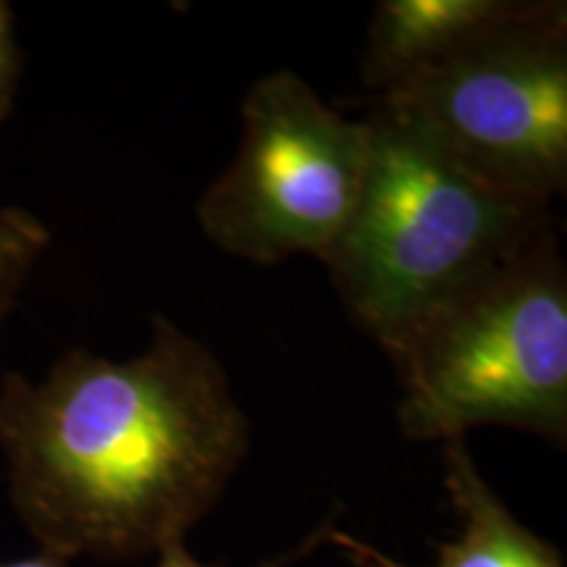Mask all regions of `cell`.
Returning a JSON list of instances; mask_svg holds the SVG:
<instances>
[{
    "mask_svg": "<svg viewBox=\"0 0 567 567\" xmlns=\"http://www.w3.org/2000/svg\"><path fill=\"white\" fill-rule=\"evenodd\" d=\"M368 161L365 118L329 109L295 71H274L247 90L237 155L197 200V224L247 264L323 260L358 208Z\"/></svg>",
    "mask_w": 567,
    "mask_h": 567,
    "instance_id": "5b68a950",
    "label": "cell"
},
{
    "mask_svg": "<svg viewBox=\"0 0 567 567\" xmlns=\"http://www.w3.org/2000/svg\"><path fill=\"white\" fill-rule=\"evenodd\" d=\"M21 80V48L17 42V24L9 3L0 0V122L13 113Z\"/></svg>",
    "mask_w": 567,
    "mask_h": 567,
    "instance_id": "9c48e42d",
    "label": "cell"
},
{
    "mask_svg": "<svg viewBox=\"0 0 567 567\" xmlns=\"http://www.w3.org/2000/svg\"><path fill=\"white\" fill-rule=\"evenodd\" d=\"M413 442L507 425L567 436V268L557 226L536 234L431 310L389 352Z\"/></svg>",
    "mask_w": 567,
    "mask_h": 567,
    "instance_id": "3957f363",
    "label": "cell"
},
{
    "mask_svg": "<svg viewBox=\"0 0 567 567\" xmlns=\"http://www.w3.org/2000/svg\"><path fill=\"white\" fill-rule=\"evenodd\" d=\"M66 565L69 563H63V559L53 555H45V551H38V555L32 557L13 559V563H0V567H66Z\"/></svg>",
    "mask_w": 567,
    "mask_h": 567,
    "instance_id": "8fae6325",
    "label": "cell"
},
{
    "mask_svg": "<svg viewBox=\"0 0 567 567\" xmlns=\"http://www.w3.org/2000/svg\"><path fill=\"white\" fill-rule=\"evenodd\" d=\"M331 528H334V523L326 520L321 528L313 530V534L305 538L300 547L292 549V551H287V555H281V557L268 559V563L258 565V567H284V565L292 563V559H300L302 555H308V551H313V549L318 547V544L329 542V530H331ZM155 567H213V565L197 563V559H195L193 555H189L187 544H184V542H174V544H166V547H163V549L158 551V565H155Z\"/></svg>",
    "mask_w": 567,
    "mask_h": 567,
    "instance_id": "30bf717a",
    "label": "cell"
},
{
    "mask_svg": "<svg viewBox=\"0 0 567 567\" xmlns=\"http://www.w3.org/2000/svg\"><path fill=\"white\" fill-rule=\"evenodd\" d=\"M51 243V229L34 213L0 205V331Z\"/></svg>",
    "mask_w": 567,
    "mask_h": 567,
    "instance_id": "ba28073f",
    "label": "cell"
},
{
    "mask_svg": "<svg viewBox=\"0 0 567 567\" xmlns=\"http://www.w3.org/2000/svg\"><path fill=\"white\" fill-rule=\"evenodd\" d=\"M517 0H381L363 53L371 101L392 95L505 21Z\"/></svg>",
    "mask_w": 567,
    "mask_h": 567,
    "instance_id": "52a82bcc",
    "label": "cell"
},
{
    "mask_svg": "<svg viewBox=\"0 0 567 567\" xmlns=\"http://www.w3.org/2000/svg\"><path fill=\"white\" fill-rule=\"evenodd\" d=\"M371 161L350 224L321 260L347 316L386 354L467 281L555 224L400 113L371 105Z\"/></svg>",
    "mask_w": 567,
    "mask_h": 567,
    "instance_id": "7a4b0ae2",
    "label": "cell"
},
{
    "mask_svg": "<svg viewBox=\"0 0 567 567\" xmlns=\"http://www.w3.org/2000/svg\"><path fill=\"white\" fill-rule=\"evenodd\" d=\"M444 486L463 528L455 542L436 544L434 567H565L563 555L523 526L492 492L465 439L444 442ZM329 542L360 567H410L337 528L329 530Z\"/></svg>",
    "mask_w": 567,
    "mask_h": 567,
    "instance_id": "8992f818",
    "label": "cell"
},
{
    "mask_svg": "<svg viewBox=\"0 0 567 567\" xmlns=\"http://www.w3.org/2000/svg\"><path fill=\"white\" fill-rule=\"evenodd\" d=\"M507 193L551 205L567 189V6L517 9L463 51L371 101Z\"/></svg>",
    "mask_w": 567,
    "mask_h": 567,
    "instance_id": "277c9868",
    "label": "cell"
},
{
    "mask_svg": "<svg viewBox=\"0 0 567 567\" xmlns=\"http://www.w3.org/2000/svg\"><path fill=\"white\" fill-rule=\"evenodd\" d=\"M9 499L38 551L130 563L184 542L250 452V421L203 342L153 316L145 352L71 347L45 379L0 375Z\"/></svg>",
    "mask_w": 567,
    "mask_h": 567,
    "instance_id": "6da1fadb",
    "label": "cell"
}]
</instances>
